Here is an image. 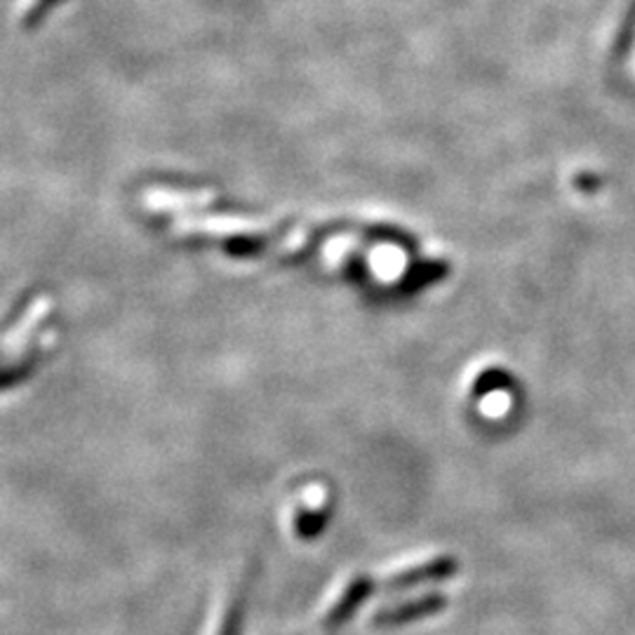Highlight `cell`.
Instances as JSON below:
<instances>
[{"mask_svg": "<svg viewBox=\"0 0 635 635\" xmlns=\"http://www.w3.org/2000/svg\"><path fill=\"white\" fill-rule=\"evenodd\" d=\"M457 572V558L452 555H431L426 560L412 562L408 568H401L391 572L387 579H381L379 589L384 591H401V589H412L428 582H441Z\"/></svg>", "mask_w": 635, "mask_h": 635, "instance_id": "6da1fadb", "label": "cell"}, {"mask_svg": "<svg viewBox=\"0 0 635 635\" xmlns=\"http://www.w3.org/2000/svg\"><path fill=\"white\" fill-rule=\"evenodd\" d=\"M241 612H243V586H239L231 593V597L224 605V612L220 616V624H216L214 628V635H239Z\"/></svg>", "mask_w": 635, "mask_h": 635, "instance_id": "277c9868", "label": "cell"}, {"mask_svg": "<svg viewBox=\"0 0 635 635\" xmlns=\"http://www.w3.org/2000/svg\"><path fill=\"white\" fill-rule=\"evenodd\" d=\"M322 506H314V511H308V506H304L297 514V535L304 539H311L322 530Z\"/></svg>", "mask_w": 635, "mask_h": 635, "instance_id": "5b68a950", "label": "cell"}, {"mask_svg": "<svg viewBox=\"0 0 635 635\" xmlns=\"http://www.w3.org/2000/svg\"><path fill=\"white\" fill-rule=\"evenodd\" d=\"M501 384H506V374L499 372V370H489V372H485V374L476 381V393L480 395V393H485V391H495V389L501 387Z\"/></svg>", "mask_w": 635, "mask_h": 635, "instance_id": "52a82bcc", "label": "cell"}, {"mask_svg": "<svg viewBox=\"0 0 635 635\" xmlns=\"http://www.w3.org/2000/svg\"><path fill=\"white\" fill-rule=\"evenodd\" d=\"M60 0H31V6L22 12V27L33 29L35 24H41L43 17Z\"/></svg>", "mask_w": 635, "mask_h": 635, "instance_id": "8992f818", "label": "cell"}, {"mask_svg": "<svg viewBox=\"0 0 635 635\" xmlns=\"http://www.w3.org/2000/svg\"><path fill=\"white\" fill-rule=\"evenodd\" d=\"M377 584L372 582L370 576L366 574H358L353 576L351 582L343 586V591L335 597V603L325 610V614L320 616V628L322 631H335L339 628L343 622L349 620V616L358 610V605L366 601V597L370 595V591L374 589Z\"/></svg>", "mask_w": 635, "mask_h": 635, "instance_id": "3957f363", "label": "cell"}, {"mask_svg": "<svg viewBox=\"0 0 635 635\" xmlns=\"http://www.w3.org/2000/svg\"><path fill=\"white\" fill-rule=\"evenodd\" d=\"M445 605H447V597L443 593H426L420 597H412V601H405L401 605H391V607L374 612L372 624L374 626L410 624L416 620H424V616L438 614L441 610H445Z\"/></svg>", "mask_w": 635, "mask_h": 635, "instance_id": "7a4b0ae2", "label": "cell"}]
</instances>
